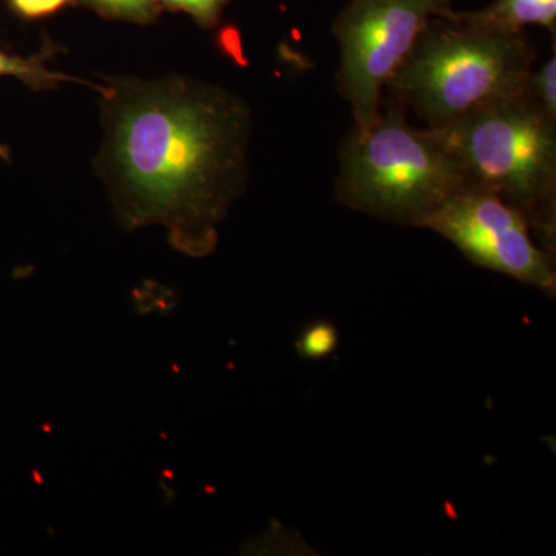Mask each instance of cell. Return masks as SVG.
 I'll list each match as a JSON object with an SVG mask.
<instances>
[{"label": "cell", "mask_w": 556, "mask_h": 556, "mask_svg": "<svg viewBox=\"0 0 556 556\" xmlns=\"http://www.w3.org/2000/svg\"><path fill=\"white\" fill-rule=\"evenodd\" d=\"M101 93V175L121 217L164 226L179 251L208 254L248 178L247 102L186 78L115 79Z\"/></svg>", "instance_id": "1"}, {"label": "cell", "mask_w": 556, "mask_h": 556, "mask_svg": "<svg viewBox=\"0 0 556 556\" xmlns=\"http://www.w3.org/2000/svg\"><path fill=\"white\" fill-rule=\"evenodd\" d=\"M536 53L526 31L433 17L388 83L394 104L428 129H445L500 98L521 93Z\"/></svg>", "instance_id": "2"}, {"label": "cell", "mask_w": 556, "mask_h": 556, "mask_svg": "<svg viewBox=\"0 0 556 556\" xmlns=\"http://www.w3.org/2000/svg\"><path fill=\"white\" fill-rule=\"evenodd\" d=\"M339 159V203L412 228L424 229L453 193L470 185L441 131L413 126L394 102H383L367 126L353 124Z\"/></svg>", "instance_id": "3"}, {"label": "cell", "mask_w": 556, "mask_h": 556, "mask_svg": "<svg viewBox=\"0 0 556 556\" xmlns=\"http://www.w3.org/2000/svg\"><path fill=\"white\" fill-rule=\"evenodd\" d=\"M438 130V129H437ZM468 182L492 190L556 252V121L525 94L500 98L439 129Z\"/></svg>", "instance_id": "4"}, {"label": "cell", "mask_w": 556, "mask_h": 556, "mask_svg": "<svg viewBox=\"0 0 556 556\" xmlns=\"http://www.w3.org/2000/svg\"><path fill=\"white\" fill-rule=\"evenodd\" d=\"M455 0H350L332 24L340 49L338 90L354 126L372 123L383 91L433 17L448 16Z\"/></svg>", "instance_id": "5"}, {"label": "cell", "mask_w": 556, "mask_h": 556, "mask_svg": "<svg viewBox=\"0 0 556 556\" xmlns=\"http://www.w3.org/2000/svg\"><path fill=\"white\" fill-rule=\"evenodd\" d=\"M433 230L481 268L495 270L555 299V254L538 243L526 219L481 186L457 190L427 219Z\"/></svg>", "instance_id": "6"}, {"label": "cell", "mask_w": 556, "mask_h": 556, "mask_svg": "<svg viewBox=\"0 0 556 556\" xmlns=\"http://www.w3.org/2000/svg\"><path fill=\"white\" fill-rule=\"evenodd\" d=\"M456 13L460 20L482 27L525 31L527 25H541L555 36L556 0H495L485 9Z\"/></svg>", "instance_id": "7"}, {"label": "cell", "mask_w": 556, "mask_h": 556, "mask_svg": "<svg viewBox=\"0 0 556 556\" xmlns=\"http://www.w3.org/2000/svg\"><path fill=\"white\" fill-rule=\"evenodd\" d=\"M522 94L533 108L547 118L556 121V50L541 65H533L527 76Z\"/></svg>", "instance_id": "8"}, {"label": "cell", "mask_w": 556, "mask_h": 556, "mask_svg": "<svg viewBox=\"0 0 556 556\" xmlns=\"http://www.w3.org/2000/svg\"><path fill=\"white\" fill-rule=\"evenodd\" d=\"M3 76L21 79L22 83L35 90L53 89L58 84L68 80L67 76L61 75V73L50 72L42 61L11 56L0 50V78Z\"/></svg>", "instance_id": "9"}, {"label": "cell", "mask_w": 556, "mask_h": 556, "mask_svg": "<svg viewBox=\"0 0 556 556\" xmlns=\"http://www.w3.org/2000/svg\"><path fill=\"white\" fill-rule=\"evenodd\" d=\"M340 342L339 329L328 320H316L302 329L295 350L308 361H321L334 354Z\"/></svg>", "instance_id": "10"}, {"label": "cell", "mask_w": 556, "mask_h": 556, "mask_svg": "<svg viewBox=\"0 0 556 556\" xmlns=\"http://www.w3.org/2000/svg\"><path fill=\"white\" fill-rule=\"evenodd\" d=\"M89 2L109 16L144 21L156 13L160 0H89Z\"/></svg>", "instance_id": "11"}, {"label": "cell", "mask_w": 556, "mask_h": 556, "mask_svg": "<svg viewBox=\"0 0 556 556\" xmlns=\"http://www.w3.org/2000/svg\"><path fill=\"white\" fill-rule=\"evenodd\" d=\"M172 9L186 11L203 27H214L222 16L226 0H164Z\"/></svg>", "instance_id": "12"}, {"label": "cell", "mask_w": 556, "mask_h": 556, "mask_svg": "<svg viewBox=\"0 0 556 556\" xmlns=\"http://www.w3.org/2000/svg\"><path fill=\"white\" fill-rule=\"evenodd\" d=\"M68 0H11L14 10L25 17H40L54 13Z\"/></svg>", "instance_id": "13"}]
</instances>
